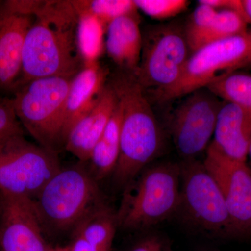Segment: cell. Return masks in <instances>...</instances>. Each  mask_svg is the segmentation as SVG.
<instances>
[{"mask_svg":"<svg viewBox=\"0 0 251 251\" xmlns=\"http://www.w3.org/2000/svg\"><path fill=\"white\" fill-rule=\"evenodd\" d=\"M105 49L109 57L126 72L133 73L139 64L143 35L138 14L122 16L106 27Z\"/></svg>","mask_w":251,"mask_h":251,"instance_id":"obj_17","label":"cell"},{"mask_svg":"<svg viewBox=\"0 0 251 251\" xmlns=\"http://www.w3.org/2000/svg\"><path fill=\"white\" fill-rule=\"evenodd\" d=\"M249 65L251 66V62L250 63V64H249Z\"/></svg>","mask_w":251,"mask_h":251,"instance_id":"obj_34","label":"cell"},{"mask_svg":"<svg viewBox=\"0 0 251 251\" xmlns=\"http://www.w3.org/2000/svg\"><path fill=\"white\" fill-rule=\"evenodd\" d=\"M191 55L184 27L151 28L143 36L140 63L133 74L144 90L153 89L158 97L179 82Z\"/></svg>","mask_w":251,"mask_h":251,"instance_id":"obj_7","label":"cell"},{"mask_svg":"<svg viewBox=\"0 0 251 251\" xmlns=\"http://www.w3.org/2000/svg\"><path fill=\"white\" fill-rule=\"evenodd\" d=\"M122 110L120 152L115 182L126 186L161 154L164 137L145 90L133 73H119L109 81Z\"/></svg>","mask_w":251,"mask_h":251,"instance_id":"obj_2","label":"cell"},{"mask_svg":"<svg viewBox=\"0 0 251 251\" xmlns=\"http://www.w3.org/2000/svg\"><path fill=\"white\" fill-rule=\"evenodd\" d=\"M24 134L11 97H0V140Z\"/></svg>","mask_w":251,"mask_h":251,"instance_id":"obj_26","label":"cell"},{"mask_svg":"<svg viewBox=\"0 0 251 251\" xmlns=\"http://www.w3.org/2000/svg\"><path fill=\"white\" fill-rule=\"evenodd\" d=\"M69 247L71 251H99L78 235H75L74 242Z\"/></svg>","mask_w":251,"mask_h":251,"instance_id":"obj_29","label":"cell"},{"mask_svg":"<svg viewBox=\"0 0 251 251\" xmlns=\"http://www.w3.org/2000/svg\"><path fill=\"white\" fill-rule=\"evenodd\" d=\"M77 16H91L97 18L106 29L114 20L138 14V8L131 0H87L72 1Z\"/></svg>","mask_w":251,"mask_h":251,"instance_id":"obj_21","label":"cell"},{"mask_svg":"<svg viewBox=\"0 0 251 251\" xmlns=\"http://www.w3.org/2000/svg\"><path fill=\"white\" fill-rule=\"evenodd\" d=\"M206 87L219 99L251 112V74L229 73L218 77Z\"/></svg>","mask_w":251,"mask_h":251,"instance_id":"obj_20","label":"cell"},{"mask_svg":"<svg viewBox=\"0 0 251 251\" xmlns=\"http://www.w3.org/2000/svg\"><path fill=\"white\" fill-rule=\"evenodd\" d=\"M0 244L4 251H50L31 198L0 193Z\"/></svg>","mask_w":251,"mask_h":251,"instance_id":"obj_13","label":"cell"},{"mask_svg":"<svg viewBox=\"0 0 251 251\" xmlns=\"http://www.w3.org/2000/svg\"><path fill=\"white\" fill-rule=\"evenodd\" d=\"M1 1H2V0H0V4H1Z\"/></svg>","mask_w":251,"mask_h":251,"instance_id":"obj_33","label":"cell"},{"mask_svg":"<svg viewBox=\"0 0 251 251\" xmlns=\"http://www.w3.org/2000/svg\"><path fill=\"white\" fill-rule=\"evenodd\" d=\"M94 179L82 168H61L31 199L41 225L66 230L101 205Z\"/></svg>","mask_w":251,"mask_h":251,"instance_id":"obj_5","label":"cell"},{"mask_svg":"<svg viewBox=\"0 0 251 251\" xmlns=\"http://www.w3.org/2000/svg\"><path fill=\"white\" fill-rule=\"evenodd\" d=\"M251 62V30L203 46L191 54L179 82L157 99L166 101L207 87Z\"/></svg>","mask_w":251,"mask_h":251,"instance_id":"obj_9","label":"cell"},{"mask_svg":"<svg viewBox=\"0 0 251 251\" xmlns=\"http://www.w3.org/2000/svg\"><path fill=\"white\" fill-rule=\"evenodd\" d=\"M170 122V132L183 161L196 160L207 149L223 101L207 87L185 96Z\"/></svg>","mask_w":251,"mask_h":251,"instance_id":"obj_10","label":"cell"},{"mask_svg":"<svg viewBox=\"0 0 251 251\" xmlns=\"http://www.w3.org/2000/svg\"><path fill=\"white\" fill-rule=\"evenodd\" d=\"M33 13L18 87L43 77H74L85 64L77 42L79 18L72 1H34Z\"/></svg>","mask_w":251,"mask_h":251,"instance_id":"obj_1","label":"cell"},{"mask_svg":"<svg viewBox=\"0 0 251 251\" xmlns=\"http://www.w3.org/2000/svg\"><path fill=\"white\" fill-rule=\"evenodd\" d=\"M128 251H175L171 241L164 234L150 232L138 239Z\"/></svg>","mask_w":251,"mask_h":251,"instance_id":"obj_27","label":"cell"},{"mask_svg":"<svg viewBox=\"0 0 251 251\" xmlns=\"http://www.w3.org/2000/svg\"><path fill=\"white\" fill-rule=\"evenodd\" d=\"M249 167H250V166H249ZM250 168H251V167H250Z\"/></svg>","mask_w":251,"mask_h":251,"instance_id":"obj_35","label":"cell"},{"mask_svg":"<svg viewBox=\"0 0 251 251\" xmlns=\"http://www.w3.org/2000/svg\"><path fill=\"white\" fill-rule=\"evenodd\" d=\"M248 158L250 159V161L251 162V141L250 143V145H249V151H248Z\"/></svg>","mask_w":251,"mask_h":251,"instance_id":"obj_32","label":"cell"},{"mask_svg":"<svg viewBox=\"0 0 251 251\" xmlns=\"http://www.w3.org/2000/svg\"><path fill=\"white\" fill-rule=\"evenodd\" d=\"M251 141V112L224 100L211 143L229 158L247 162Z\"/></svg>","mask_w":251,"mask_h":251,"instance_id":"obj_15","label":"cell"},{"mask_svg":"<svg viewBox=\"0 0 251 251\" xmlns=\"http://www.w3.org/2000/svg\"><path fill=\"white\" fill-rule=\"evenodd\" d=\"M198 3L207 5L216 11L228 9L237 11L247 21L244 9H243L242 0H200Z\"/></svg>","mask_w":251,"mask_h":251,"instance_id":"obj_28","label":"cell"},{"mask_svg":"<svg viewBox=\"0 0 251 251\" xmlns=\"http://www.w3.org/2000/svg\"><path fill=\"white\" fill-rule=\"evenodd\" d=\"M34 19L31 1H1L0 97H12L19 85L22 70L23 44Z\"/></svg>","mask_w":251,"mask_h":251,"instance_id":"obj_12","label":"cell"},{"mask_svg":"<svg viewBox=\"0 0 251 251\" xmlns=\"http://www.w3.org/2000/svg\"><path fill=\"white\" fill-rule=\"evenodd\" d=\"M105 84L106 74L97 62L85 66L73 77L63 114V145L69 131L93 105Z\"/></svg>","mask_w":251,"mask_h":251,"instance_id":"obj_16","label":"cell"},{"mask_svg":"<svg viewBox=\"0 0 251 251\" xmlns=\"http://www.w3.org/2000/svg\"><path fill=\"white\" fill-rule=\"evenodd\" d=\"M217 11L207 5L199 4L191 14L184 27L191 54L202 48L203 38L214 21Z\"/></svg>","mask_w":251,"mask_h":251,"instance_id":"obj_24","label":"cell"},{"mask_svg":"<svg viewBox=\"0 0 251 251\" xmlns=\"http://www.w3.org/2000/svg\"><path fill=\"white\" fill-rule=\"evenodd\" d=\"M117 94L110 82H106L93 105L73 126L64 147L81 161H89L116 108Z\"/></svg>","mask_w":251,"mask_h":251,"instance_id":"obj_14","label":"cell"},{"mask_svg":"<svg viewBox=\"0 0 251 251\" xmlns=\"http://www.w3.org/2000/svg\"><path fill=\"white\" fill-rule=\"evenodd\" d=\"M77 42L85 66L97 62L103 49L104 31L106 30L97 18L79 16Z\"/></svg>","mask_w":251,"mask_h":251,"instance_id":"obj_22","label":"cell"},{"mask_svg":"<svg viewBox=\"0 0 251 251\" xmlns=\"http://www.w3.org/2000/svg\"><path fill=\"white\" fill-rule=\"evenodd\" d=\"M243 9L249 25H251V0H242Z\"/></svg>","mask_w":251,"mask_h":251,"instance_id":"obj_30","label":"cell"},{"mask_svg":"<svg viewBox=\"0 0 251 251\" xmlns=\"http://www.w3.org/2000/svg\"><path fill=\"white\" fill-rule=\"evenodd\" d=\"M61 169L56 152L25 139L0 140V193L34 198Z\"/></svg>","mask_w":251,"mask_h":251,"instance_id":"obj_8","label":"cell"},{"mask_svg":"<svg viewBox=\"0 0 251 251\" xmlns=\"http://www.w3.org/2000/svg\"><path fill=\"white\" fill-rule=\"evenodd\" d=\"M72 78L35 79L18 87L11 97L22 126L39 145L54 152L63 145L62 117Z\"/></svg>","mask_w":251,"mask_h":251,"instance_id":"obj_6","label":"cell"},{"mask_svg":"<svg viewBox=\"0 0 251 251\" xmlns=\"http://www.w3.org/2000/svg\"><path fill=\"white\" fill-rule=\"evenodd\" d=\"M138 9L156 19L174 17L187 9L186 0H135Z\"/></svg>","mask_w":251,"mask_h":251,"instance_id":"obj_25","label":"cell"},{"mask_svg":"<svg viewBox=\"0 0 251 251\" xmlns=\"http://www.w3.org/2000/svg\"><path fill=\"white\" fill-rule=\"evenodd\" d=\"M179 163L165 162L145 168L125 186L115 214L117 227L148 230L175 216L180 195Z\"/></svg>","mask_w":251,"mask_h":251,"instance_id":"obj_3","label":"cell"},{"mask_svg":"<svg viewBox=\"0 0 251 251\" xmlns=\"http://www.w3.org/2000/svg\"><path fill=\"white\" fill-rule=\"evenodd\" d=\"M179 165V201L175 216L209 237L234 238L224 196L203 163L191 160Z\"/></svg>","mask_w":251,"mask_h":251,"instance_id":"obj_4","label":"cell"},{"mask_svg":"<svg viewBox=\"0 0 251 251\" xmlns=\"http://www.w3.org/2000/svg\"><path fill=\"white\" fill-rule=\"evenodd\" d=\"M248 26L249 23L245 18L237 11L220 10L203 38L202 47L216 41L245 34L249 31Z\"/></svg>","mask_w":251,"mask_h":251,"instance_id":"obj_23","label":"cell"},{"mask_svg":"<svg viewBox=\"0 0 251 251\" xmlns=\"http://www.w3.org/2000/svg\"><path fill=\"white\" fill-rule=\"evenodd\" d=\"M117 227L115 214L101 204L94 208L77 225L76 235L99 251H112Z\"/></svg>","mask_w":251,"mask_h":251,"instance_id":"obj_19","label":"cell"},{"mask_svg":"<svg viewBox=\"0 0 251 251\" xmlns=\"http://www.w3.org/2000/svg\"><path fill=\"white\" fill-rule=\"evenodd\" d=\"M50 251H71L70 247L57 248V249H50Z\"/></svg>","mask_w":251,"mask_h":251,"instance_id":"obj_31","label":"cell"},{"mask_svg":"<svg viewBox=\"0 0 251 251\" xmlns=\"http://www.w3.org/2000/svg\"><path fill=\"white\" fill-rule=\"evenodd\" d=\"M226 202L234 238L251 235V170L247 162L236 161L211 143L203 162Z\"/></svg>","mask_w":251,"mask_h":251,"instance_id":"obj_11","label":"cell"},{"mask_svg":"<svg viewBox=\"0 0 251 251\" xmlns=\"http://www.w3.org/2000/svg\"><path fill=\"white\" fill-rule=\"evenodd\" d=\"M122 110L117 102L103 135L94 147L90 160L95 179H101L114 171L120 152Z\"/></svg>","mask_w":251,"mask_h":251,"instance_id":"obj_18","label":"cell"}]
</instances>
